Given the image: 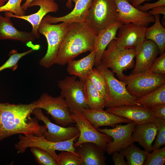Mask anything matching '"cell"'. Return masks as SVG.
Masks as SVG:
<instances>
[{"instance_id": "cell-1", "label": "cell", "mask_w": 165, "mask_h": 165, "mask_svg": "<svg viewBox=\"0 0 165 165\" xmlns=\"http://www.w3.org/2000/svg\"><path fill=\"white\" fill-rule=\"evenodd\" d=\"M36 104V101L29 104L0 103V141L17 134L43 135L47 131L46 126L31 117Z\"/></svg>"}, {"instance_id": "cell-2", "label": "cell", "mask_w": 165, "mask_h": 165, "mask_svg": "<svg viewBox=\"0 0 165 165\" xmlns=\"http://www.w3.org/2000/svg\"><path fill=\"white\" fill-rule=\"evenodd\" d=\"M97 35L85 22L70 23L59 47L56 64L64 65L80 54L94 50Z\"/></svg>"}, {"instance_id": "cell-3", "label": "cell", "mask_w": 165, "mask_h": 165, "mask_svg": "<svg viewBox=\"0 0 165 165\" xmlns=\"http://www.w3.org/2000/svg\"><path fill=\"white\" fill-rule=\"evenodd\" d=\"M70 23L62 22L51 24L42 20L38 29V32L46 37L48 45L46 54L40 60L39 64L49 68L56 64L60 46L70 27Z\"/></svg>"}, {"instance_id": "cell-4", "label": "cell", "mask_w": 165, "mask_h": 165, "mask_svg": "<svg viewBox=\"0 0 165 165\" xmlns=\"http://www.w3.org/2000/svg\"><path fill=\"white\" fill-rule=\"evenodd\" d=\"M96 67L103 75L106 83L105 107L107 108L123 105L141 106L136 101V97L128 92L125 83L116 79L109 69L101 63Z\"/></svg>"}, {"instance_id": "cell-5", "label": "cell", "mask_w": 165, "mask_h": 165, "mask_svg": "<svg viewBox=\"0 0 165 165\" xmlns=\"http://www.w3.org/2000/svg\"><path fill=\"white\" fill-rule=\"evenodd\" d=\"M117 17L115 0H92L85 22L97 34L116 23Z\"/></svg>"}, {"instance_id": "cell-6", "label": "cell", "mask_w": 165, "mask_h": 165, "mask_svg": "<svg viewBox=\"0 0 165 165\" xmlns=\"http://www.w3.org/2000/svg\"><path fill=\"white\" fill-rule=\"evenodd\" d=\"M79 136V133L74 138L67 141L52 142L48 141L43 135L38 136L34 134H19V141L15 145L17 153H23L27 148L37 147L47 152L58 162V154L56 151H68L75 152L74 146V141ZM58 164V163H57Z\"/></svg>"}, {"instance_id": "cell-7", "label": "cell", "mask_w": 165, "mask_h": 165, "mask_svg": "<svg viewBox=\"0 0 165 165\" xmlns=\"http://www.w3.org/2000/svg\"><path fill=\"white\" fill-rule=\"evenodd\" d=\"M137 52L133 50H121L117 48L115 40L108 45L102 56L101 62L123 81L124 71L134 68Z\"/></svg>"}, {"instance_id": "cell-8", "label": "cell", "mask_w": 165, "mask_h": 165, "mask_svg": "<svg viewBox=\"0 0 165 165\" xmlns=\"http://www.w3.org/2000/svg\"><path fill=\"white\" fill-rule=\"evenodd\" d=\"M123 81L131 95L138 97L147 94L165 84V74L148 72L128 75H124Z\"/></svg>"}, {"instance_id": "cell-9", "label": "cell", "mask_w": 165, "mask_h": 165, "mask_svg": "<svg viewBox=\"0 0 165 165\" xmlns=\"http://www.w3.org/2000/svg\"><path fill=\"white\" fill-rule=\"evenodd\" d=\"M74 75L67 76L58 81L61 95L68 104L71 113H82L85 108H89L84 93V81L77 79Z\"/></svg>"}, {"instance_id": "cell-10", "label": "cell", "mask_w": 165, "mask_h": 165, "mask_svg": "<svg viewBox=\"0 0 165 165\" xmlns=\"http://www.w3.org/2000/svg\"><path fill=\"white\" fill-rule=\"evenodd\" d=\"M36 102L35 108L45 110L57 124L66 127L75 123L71 116L68 104L61 95L53 97L44 93Z\"/></svg>"}, {"instance_id": "cell-11", "label": "cell", "mask_w": 165, "mask_h": 165, "mask_svg": "<svg viewBox=\"0 0 165 165\" xmlns=\"http://www.w3.org/2000/svg\"><path fill=\"white\" fill-rule=\"evenodd\" d=\"M71 115L79 130V136L77 141L74 143V147L75 148L84 143L91 142L106 151L107 144L113 141L112 138L94 128L82 113L75 112Z\"/></svg>"}, {"instance_id": "cell-12", "label": "cell", "mask_w": 165, "mask_h": 165, "mask_svg": "<svg viewBox=\"0 0 165 165\" xmlns=\"http://www.w3.org/2000/svg\"><path fill=\"white\" fill-rule=\"evenodd\" d=\"M147 28L132 23L121 25L115 40L117 47L121 50H133L137 52L146 39Z\"/></svg>"}, {"instance_id": "cell-13", "label": "cell", "mask_w": 165, "mask_h": 165, "mask_svg": "<svg viewBox=\"0 0 165 165\" xmlns=\"http://www.w3.org/2000/svg\"><path fill=\"white\" fill-rule=\"evenodd\" d=\"M137 123L134 121L122 125L121 123L112 129L97 128L100 132L111 137L113 141L107 145L106 151L109 155L114 152H119L134 143L132 135Z\"/></svg>"}, {"instance_id": "cell-14", "label": "cell", "mask_w": 165, "mask_h": 165, "mask_svg": "<svg viewBox=\"0 0 165 165\" xmlns=\"http://www.w3.org/2000/svg\"><path fill=\"white\" fill-rule=\"evenodd\" d=\"M32 114H34L39 121H41L44 123L47 131L43 135L48 141L52 142L67 141L79 133V128L75 126L64 127L52 123L48 117L43 114L41 108H35Z\"/></svg>"}, {"instance_id": "cell-15", "label": "cell", "mask_w": 165, "mask_h": 165, "mask_svg": "<svg viewBox=\"0 0 165 165\" xmlns=\"http://www.w3.org/2000/svg\"><path fill=\"white\" fill-rule=\"evenodd\" d=\"M118 11L117 21L123 24L132 23L147 27L154 22V16L134 7L127 0H115Z\"/></svg>"}, {"instance_id": "cell-16", "label": "cell", "mask_w": 165, "mask_h": 165, "mask_svg": "<svg viewBox=\"0 0 165 165\" xmlns=\"http://www.w3.org/2000/svg\"><path fill=\"white\" fill-rule=\"evenodd\" d=\"M38 6L40 7L36 13L28 15L17 16L9 12H5V16L25 20L30 23L32 27L31 32L36 38H40L38 32L39 25L43 18L50 12L56 13L59 10V6L55 0H33L29 4V8Z\"/></svg>"}, {"instance_id": "cell-17", "label": "cell", "mask_w": 165, "mask_h": 165, "mask_svg": "<svg viewBox=\"0 0 165 165\" xmlns=\"http://www.w3.org/2000/svg\"><path fill=\"white\" fill-rule=\"evenodd\" d=\"M106 111L140 124L152 122L155 118L150 108L143 106L123 105L107 108Z\"/></svg>"}, {"instance_id": "cell-18", "label": "cell", "mask_w": 165, "mask_h": 165, "mask_svg": "<svg viewBox=\"0 0 165 165\" xmlns=\"http://www.w3.org/2000/svg\"><path fill=\"white\" fill-rule=\"evenodd\" d=\"M83 116L95 129L103 126L115 127L122 123H129L132 121L103 110L84 108L82 113Z\"/></svg>"}, {"instance_id": "cell-19", "label": "cell", "mask_w": 165, "mask_h": 165, "mask_svg": "<svg viewBox=\"0 0 165 165\" xmlns=\"http://www.w3.org/2000/svg\"><path fill=\"white\" fill-rule=\"evenodd\" d=\"M159 54L160 51L157 45L153 41L146 39L137 52L135 63L131 74L147 71Z\"/></svg>"}, {"instance_id": "cell-20", "label": "cell", "mask_w": 165, "mask_h": 165, "mask_svg": "<svg viewBox=\"0 0 165 165\" xmlns=\"http://www.w3.org/2000/svg\"><path fill=\"white\" fill-rule=\"evenodd\" d=\"M92 0H72L75 5L70 13L60 17L46 15L43 20L51 24H56L59 22L71 23L86 22Z\"/></svg>"}, {"instance_id": "cell-21", "label": "cell", "mask_w": 165, "mask_h": 165, "mask_svg": "<svg viewBox=\"0 0 165 165\" xmlns=\"http://www.w3.org/2000/svg\"><path fill=\"white\" fill-rule=\"evenodd\" d=\"M9 16L0 14V40L19 41L27 45L36 39L31 32L21 31L14 26Z\"/></svg>"}, {"instance_id": "cell-22", "label": "cell", "mask_w": 165, "mask_h": 165, "mask_svg": "<svg viewBox=\"0 0 165 165\" xmlns=\"http://www.w3.org/2000/svg\"><path fill=\"white\" fill-rule=\"evenodd\" d=\"M75 148V152L81 158V165H106L105 151L96 144L84 143Z\"/></svg>"}, {"instance_id": "cell-23", "label": "cell", "mask_w": 165, "mask_h": 165, "mask_svg": "<svg viewBox=\"0 0 165 165\" xmlns=\"http://www.w3.org/2000/svg\"><path fill=\"white\" fill-rule=\"evenodd\" d=\"M157 131V127L153 122L136 124L132 135L133 141L138 142L145 151L150 152Z\"/></svg>"}, {"instance_id": "cell-24", "label": "cell", "mask_w": 165, "mask_h": 165, "mask_svg": "<svg viewBox=\"0 0 165 165\" xmlns=\"http://www.w3.org/2000/svg\"><path fill=\"white\" fill-rule=\"evenodd\" d=\"M96 51L94 50L86 56L78 60H72L67 63V72L70 75L78 77L83 81L88 77L94 66Z\"/></svg>"}, {"instance_id": "cell-25", "label": "cell", "mask_w": 165, "mask_h": 165, "mask_svg": "<svg viewBox=\"0 0 165 165\" xmlns=\"http://www.w3.org/2000/svg\"><path fill=\"white\" fill-rule=\"evenodd\" d=\"M123 24L118 21L116 23L98 34L94 44V49L96 51L94 66H98L101 63L103 53L109 43L116 38L118 30Z\"/></svg>"}, {"instance_id": "cell-26", "label": "cell", "mask_w": 165, "mask_h": 165, "mask_svg": "<svg viewBox=\"0 0 165 165\" xmlns=\"http://www.w3.org/2000/svg\"><path fill=\"white\" fill-rule=\"evenodd\" d=\"M155 21L151 26L147 28L145 38L154 42L158 46L160 54L165 53V28L160 22V15L154 16Z\"/></svg>"}, {"instance_id": "cell-27", "label": "cell", "mask_w": 165, "mask_h": 165, "mask_svg": "<svg viewBox=\"0 0 165 165\" xmlns=\"http://www.w3.org/2000/svg\"><path fill=\"white\" fill-rule=\"evenodd\" d=\"M84 93L87 104L91 110H103L105 107V98L88 79L84 81Z\"/></svg>"}, {"instance_id": "cell-28", "label": "cell", "mask_w": 165, "mask_h": 165, "mask_svg": "<svg viewBox=\"0 0 165 165\" xmlns=\"http://www.w3.org/2000/svg\"><path fill=\"white\" fill-rule=\"evenodd\" d=\"M119 152L126 158L128 165H144L149 153L141 150L133 143Z\"/></svg>"}, {"instance_id": "cell-29", "label": "cell", "mask_w": 165, "mask_h": 165, "mask_svg": "<svg viewBox=\"0 0 165 165\" xmlns=\"http://www.w3.org/2000/svg\"><path fill=\"white\" fill-rule=\"evenodd\" d=\"M136 101L142 106L149 108L157 104H165V84L147 94L136 97Z\"/></svg>"}, {"instance_id": "cell-30", "label": "cell", "mask_w": 165, "mask_h": 165, "mask_svg": "<svg viewBox=\"0 0 165 165\" xmlns=\"http://www.w3.org/2000/svg\"><path fill=\"white\" fill-rule=\"evenodd\" d=\"M35 50L33 48L26 51L19 53L16 50L13 49L9 53V58L4 64L0 67V72L7 68L16 70L18 67V62L19 60L24 56L30 54Z\"/></svg>"}, {"instance_id": "cell-31", "label": "cell", "mask_w": 165, "mask_h": 165, "mask_svg": "<svg viewBox=\"0 0 165 165\" xmlns=\"http://www.w3.org/2000/svg\"><path fill=\"white\" fill-rule=\"evenodd\" d=\"M87 79L105 98L107 90L106 82L103 75L96 67L93 68L90 72Z\"/></svg>"}, {"instance_id": "cell-32", "label": "cell", "mask_w": 165, "mask_h": 165, "mask_svg": "<svg viewBox=\"0 0 165 165\" xmlns=\"http://www.w3.org/2000/svg\"><path fill=\"white\" fill-rule=\"evenodd\" d=\"M36 162L39 165H58L56 160L47 152L37 147H30Z\"/></svg>"}, {"instance_id": "cell-33", "label": "cell", "mask_w": 165, "mask_h": 165, "mask_svg": "<svg viewBox=\"0 0 165 165\" xmlns=\"http://www.w3.org/2000/svg\"><path fill=\"white\" fill-rule=\"evenodd\" d=\"M152 122L157 127L156 138L152 145V151L158 149L165 145V120L155 118Z\"/></svg>"}, {"instance_id": "cell-34", "label": "cell", "mask_w": 165, "mask_h": 165, "mask_svg": "<svg viewBox=\"0 0 165 165\" xmlns=\"http://www.w3.org/2000/svg\"><path fill=\"white\" fill-rule=\"evenodd\" d=\"M82 159L75 152L64 151L58 155V165H81Z\"/></svg>"}, {"instance_id": "cell-35", "label": "cell", "mask_w": 165, "mask_h": 165, "mask_svg": "<svg viewBox=\"0 0 165 165\" xmlns=\"http://www.w3.org/2000/svg\"><path fill=\"white\" fill-rule=\"evenodd\" d=\"M149 153L144 165H163L165 163V147Z\"/></svg>"}, {"instance_id": "cell-36", "label": "cell", "mask_w": 165, "mask_h": 165, "mask_svg": "<svg viewBox=\"0 0 165 165\" xmlns=\"http://www.w3.org/2000/svg\"><path fill=\"white\" fill-rule=\"evenodd\" d=\"M23 1L26 0H8L4 6L0 7V13L9 12L17 16L25 15V11L22 9L21 6Z\"/></svg>"}, {"instance_id": "cell-37", "label": "cell", "mask_w": 165, "mask_h": 165, "mask_svg": "<svg viewBox=\"0 0 165 165\" xmlns=\"http://www.w3.org/2000/svg\"><path fill=\"white\" fill-rule=\"evenodd\" d=\"M157 74H165V53L156 57L147 71Z\"/></svg>"}, {"instance_id": "cell-38", "label": "cell", "mask_w": 165, "mask_h": 165, "mask_svg": "<svg viewBox=\"0 0 165 165\" xmlns=\"http://www.w3.org/2000/svg\"><path fill=\"white\" fill-rule=\"evenodd\" d=\"M150 108L155 118L165 120V104H157Z\"/></svg>"}, {"instance_id": "cell-39", "label": "cell", "mask_w": 165, "mask_h": 165, "mask_svg": "<svg viewBox=\"0 0 165 165\" xmlns=\"http://www.w3.org/2000/svg\"><path fill=\"white\" fill-rule=\"evenodd\" d=\"M161 6H165V0H159L153 3H145L143 5H140L137 8L142 11L146 12L149 10Z\"/></svg>"}, {"instance_id": "cell-40", "label": "cell", "mask_w": 165, "mask_h": 165, "mask_svg": "<svg viewBox=\"0 0 165 165\" xmlns=\"http://www.w3.org/2000/svg\"><path fill=\"white\" fill-rule=\"evenodd\" d=\"M112 154V159L115 165H128L124 160V157L119 152L115 151Z\"/></svg>"}, {"instance_id": "cell-41", "label": "cell", "mask_w": 165, "mask_h": 165, "mask_svg": "<svg viewBox=\"0 0 165 165\" xmlns=\"http://www.w3.org/2000/svg\"><path fill=\"white\" fill-rule=\"evenodd\" d=\"M150 15L154 16L156 15L163 14L165 15V6L156 7L148 12Z\"/></svg>"}, {"instance_id": "cell-42", "label": "cell", "mask_w": 165, "mask_h": 165, "mask_svg": "<svg viewBox=\"0 0 165 165\" xmlns=\"http://www.w3.org/2000/svg\"><path fill=\"white\" fill-rule=\"evenodd\" d=\"M150 0H132L131 4L134 7L137 8L140 5L146 1H149Z\"/></svg>"}, {"instance_id": "cell-43", "label": "cell", "mask_w": 165, "mask_h": 165, "mask_svg": "<svg viewBox=\"0 0 165 165\" xmlns=\"http://www.w3.org/2000/svg\"><path fill=\"white\" fill-rule=\"evenodd\" d=\"M33 0H26L25 2L21 6L23 9L25 11L27 10L29 8V6L30 3ZM61 1H65L66 0H59Z\"/></svg>"}, {"instance_id": "cell-44", "label": "cell", "mask_w": 165, "mask_h": 165, "mask_svg": "<svg viewBox=\"0 0 165 165\" xmlns=\"http://www.w3.org/2000/svg\"><path fill=\"white\" fill-rule=\"evenodd\" d=\"M72 0H67L66 3V6L67 8L69 9H72L73 6V4L72 3Z\"/></svg>"}, {"instance_id": "cell-45", "label": "cell", "mask_w": 165, "mask_h": 165, "mask_svg": "<svg viewBox=\"0 0 165 165\" xmlns=\"http://www.w3.org/2000/svg\"><path fill=\"white\" fill-rule=\"evenodd\" d=\"M8 0H0V7L4 6Z\"/></svg>"}, {"instance_id": "cell-46", "label": "cell", "mask_w": 165, "mask_h": 165, "mask_svg": "<svg viewBox=\"0 0 165 165\" xmlns=\"http://www.w3.org/2000/svg\"><path fill=\"white\" fill-rule=\"evenodd\" d=\"M130 2H131L132 0H127Z\"/></svg>"}]
</instances>
